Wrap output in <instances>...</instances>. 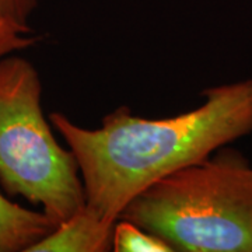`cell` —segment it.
I'll list each match as a JSON object with an SVG mask.
<instances>
[{
    "instance_id": "1",
    "label": "cell",
    "mask_w": 252,
    "mask_h": 252,
    "mask_svg": "<svg viewBox=\"0 0 252 252\" xmlns=\"http://www.w3.org/2000/svg\"><path fill=\"white\" fill-rule=\"evenodd\" d=\"M198 108L161 119L119 107L98 129L76 125L61 112L49 121L72 150L86 205L117 221L143 189L252 133V77L209 87Z\"/></svg>"
},
{
    "instance_id": "2",
    "label": "cell",
    "mask_w": 252,
    "mask_h": 252,
    "mask_svg": "<svg viewBox=\"0 0 252 252\" xmlns=\"http://www.w3.org/2000/svg\"><path fill=\"white\" fill-rule=\"evenodd\" d=\"M126 219L180 252H252V164L221 147L137 193Z\"/></svg>"
},
{
    "instance_id": "3",
    "label": "cell",
    "mask_w": 252,
    "mask_h": 252,
    "mask_svg": "<svg viewBox=\"0 0 252 252\" xmlns=\"http://www.w3.org/2000/svg\"><path fill=\"white\" fill-rule=\"evenodd\" d=\"M72 150L55 139L42 109V83L17 52L0 59V185L23 196L56 224L86 205Z\"/></svg>"
},
{
    "instance_id": "4",
    "label": "cell",
    "mask_w": 252,
    "mask_h": 252,
    "mask_svg": "<svg viewBox=\"0 0 252 252\" xmlns=\"http://www.w3.org/2000/svg\"><path fill=\"white\" fill-rule=\"evenodd\" d=\"M117 223V221H115ZM114 221L105 220L84 205L61 221L52 233L28 252H105L112 250Z\"/></svg>"
},
{
    "instance_id": "5",
    "label": "cell",
    "mask_w": 252,
    "mask_h": 252,
    "mask_svg": "<svg viewBox=\"0 0 252 252\" xmlns=\"http://www.w3.org/2000/svg\"><path fill=\"white\" fill-rule=\"evenodd\" d=\"M56 225L44 212L26 209L0 193V252H28Z\"/></svg>"
},
{
    "instance_id": "6",
    "label": "cell",
    "mask_w": 252,
    "mask_h": 252,
    "mask_svg": "<svg viewBox=\"0 0 252 252\" xmlns=\"http://www.w3.org/2000/svg\"><path fill=\"white\" fill-rule=\"evenodd\" d=\"M112 251L115 252H172L171 245L126 219H118L114 225Z\"/></svg>"
},
{
    "instance_id": "7",
    "label": "cell",
    "mask_w": 252,
    "mask_h": 252,
    "mask_svg": "<svg viewBox=\"0 0 252 252\" xmlns=\"http://www.w3.org/2000/svg\"><path fill=\"white\" fill-rule=\"evenodd\" d=\"M41 41L42 36L35 34L30 26H20L0 18V59L6 55L35 46Z\"/></svg>"
},
{
    "instance_id": "8",
    "label": "cell",
    "mask_w": 252,
    "mask_h": 252,
    "mask_svg": "<svg viewBox=\"0 0 252 252\" xmlns=\"http://www.w3.org/2000/svg\"><path fill=\"white\" fill-rule=\"evenodd\" d=\"M39 0H0V18L30 26V17L35 11Z\"/></svg>"
}]
</instances>
